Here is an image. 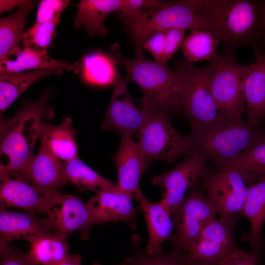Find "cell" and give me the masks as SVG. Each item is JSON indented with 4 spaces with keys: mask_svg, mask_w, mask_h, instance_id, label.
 <instances>
[{
    "mask_svg": "<svg viewBox=\"0 0 265 265\" xmlns=\"http://www.w3.org/2000/svg\"><path fill=\"white\" fill-rule=\"evenodd\" d=\"M207 159L199 153L187 156L174 168L153 178L152 184L160 186L162 197L160 202L170 213L181 203L186 193L212 168L207 165Z\"/></svg>",
    "mask_w": 265,
    "mask_h": 265,
    "instance_id": "11",
    "label": "cell"
},
{
    "mask_svg": "<svg viewBox=\"0 0 265 265\" xmlns=\"http://www.w3.org/2000/svg\"><path fill=\"white\" fill-rule=\"evenodd\" d=\"M118 44L111 46V56L127 71L129 81H133L143 92L142 109L148 112H184L185 80L181 71L171 69L166 62L147 59L143 53L133 59L123 56Z\"/></svg>",
    "mask_w": 265,
    "mask_h": 265,
    "instance_id": "2",
    "label": "cell"
},
{
    "mask_svg": "<svg viewBox=\"0 0 265 265\" xmlns=\"http://www.w3.org/2000/svg\"><path fill=\"white\" fill-rule=\"evenodd\" d=\"M53 92L49 89L37 100H24L13 116L1 117L0 176L22 171L33 159L43 120L52 116L47 103Z\"/></svg>",
    "mask_w": 265,
    "mask_h": 265,
    "instance_id": "3",
    "label": "cell"
},
{
    "mask_svg": "<svg viewBox=\"0 0 265 265\" xmlns=\"http://www.w3.org/2000/svg\"><path fill=\"white\" fill-rule=\"evenodd\" d=\"M62 69L36 70L22 73L0 72V110L2 113L37 80L51 75H60Z\"/></svg>",
    "mask_w": 265,
    "mask_h": 265,
    "instance_id": "26",
    "label": "cell"
},
{
    "mask_svg": "<svg viewBox=\"0 0 265 265\" xmlns=\"http://www.w3.org/2000/svg\"><path fill=\"white\" fill-rule=\"evenodd\" d=\"M60 20L44 23H35L24 32L22 44L24 49L39 54H47L52 42L56 37L55 29Z\"/></svg>",
    "mask_w": 265,
    "mask_h": 265,
    "instance_id": "33",
    "label": "cell"
},
{
    "mask_svg": "<svg viewBox=\"0 0 265 265\" xmlns=\"http://www.w3.org/2000/svg\"><path fill=\"white\" fill-rule=\"evenodd\" d=\"M185 80L184 112L191 132L208 127L224 118L217 109L209 85V64L202 68L186 60L178 65Z\"/></svg>",
    "mask_w": 265,
    "mask_h": 265,
    "instance_id": "9",
    "label": "cell"
},
{
    "mask_svg": "<svg viewBox=\"0 0 265 265\" xmlns=\"http://www.w3.org/2000/svg\"><path fill=\"white\" fill-rule=\"evenodd\" d=\"M265 133L260 126L247 121L223 118L189 135L194 142L195 153L202 155L219 170L250 148Z\"/></svg>",
    "mask_w": 265,
    "mask_h": 265,
    "instance_id": "4",
    "label": "cell"
},
{
    "mask_svg": "<svg viewBox=\"0 0 265 265\" xmlns=\"http://www.w3.org/2000/svg\"><path fill=\"white\" fill-rule=\"evenodd\" d=\"M130 82L126 76L119 73L113 83L114 89L109 106L105 111L102 125L104 131H115L121 136L138 133L145 124L149 113L139 110L129 94L127 85Z\"/></svg>",
    "mask_w": 265,
    "mask_h": 265,
    "instance_id": "13",
    "label": "cell"
},
{
    "mask_svg": "<svg viewBox=\"0 0 265 265\" xmlns=\"http://www.w3.org/2000/svg\"><path fill=\"white\" fill-rule=\"evenodd\" d=\"M231 0H180L162 1L158 8L125 22L134 53L143 52L146 39L154 32L171 28L203 29L220 41Z\"/></svg>",
    "mask_w": 265,
    "mask_h": 265,
    "instance_id": "1",
    "label": "cell"
},
{
    "mask_svg": "<svg viewBox=\"0 0 265 265\" xmlns=\"http://www.w3.org/2000/svg\"><path fill=\"white\" fill-rule=\"evenodd\" d=\"M236 224L214 219L203 229L188 252L183 255V265H219L238 250L234 238Z\"/></svg>",
    "mask_w": 265,
    "mask_h": 265,
    "instance_id": "12",
    "label": "cell"
},
{
    "mask_svg": "<svg viewBox=\"0 0 265 265\" xmlns=\"http://www.w3.org/2000/svg\"><path fill=\"white\" fill-rule=\"evenodd\" d=\"M130 265H182L183 255L171 251L169 253L162 251L150 254L146 250H136L131 251L126 257Z\"/></svg>",
    "mask_w": 265,
    "mask_h": 265,
    "instance_id": "34",
    "label": "cell"
},
{
    "mask_svg": "<svg viewBox=\"0 0 265 265\" xmlns=\"http://www.w3.org/2000/svg\"><path fill=\"white\" fill-rule=\"evenodd\" d=\"M0 201L7 207L47 216L58 199L57 191L44 196L40 195L20 171L0 176Z\"/></svg>",
    "mask_w": 265,
    "mask_h": 265,
    "instance_id": "14",
    "label": "cell"
},
{
    "mask_svg": "<svg viewBox=\"0 0 265 265\" xmlns=\"http://www.w3.org/2000/svg\"><path fill=\"white\" fill-rule=\"evenodd\" d=\"M24 0H0V13L8 11L14 7L19 6Z\"/></svg>",
    "mask_w": 265,
    "mask_h": 265,
    "instance_id": "42",
    "label": "cell"
},
{
    "mask_svg": "<svg viewBox=\"0 0 265 265\" xmlns=\"http://www.w3.org/2000/svg\"><path fill=\"white\" fill-rule=\"evenodd\" d=\"M119 146L113 155L118 175L117 186L123 192L134 199L140 189V178L148 166L137 141L132 135L121 136Z\"/></svg>",
    "mask_w": 265,
    "mask_h": 265,
    "instance_id": "19",
    "label": "cell"
},
{
    "mask_svg": "<svg viewBox=\"0 0 265 265\" xmlns=\"http://www.w3.org/2000/svg\"><path fill=\"white\" fill-rule=\"evenodd\" d=\"M165 30L156 31L144 41L142 47L148 50L158 61H163L165 49Z\"/></svg>",
    "mask_w": 265,
    "mask_h": 265,
    "instance_id": "39",
    "label": "cell"
},
{
    "mask_svg": "<svg viewBox=\"0 0 265 265\" xmlns=\"http://www.w3.org/2000/svg\"><path fill=\"white\" fill-rule=\"evenodd\" d=\"M21 172L42 196L56 192L69 183L65 175L64 162L56 157L42 141L37 155Z\"/></svg>",
    "mask_w": 265,
    "mask_h": 265,
    "instance_id": "15",
    "label": "cell"
},
{
    "mask_svg": "<svg viewBox=\"0 0 265 265\" xmlns=\"http://www.w3.org/2000/svg\"><path fill=\"white\" fill-rule=\"evenodd\" d=\"M200 186L216 208L219 219L236 224L242 214L247 186L241 173L226 166L201 178Z\"/></svg>",
    "mask_w": 265,
    "mask_h": 265,
    "instance_id": "10",
    "label": "cell"
},
{
    "mask_svg": "<svg viewBox=\"0 0 265 265\" xmlns=\"http://www.w3.org/2000/svg\"><path fill=\"white\" fill-rule=\"evenodd\" d=\"M242 91L247 121L259 126L265 120V50L255 62L244 65Z\"/></svg>",
    "mask_w": 265,
    "mask_h": 265,
    "instance_id": "20",
    "label": "cell"
},
{
    "mask_svg": "<svg viewBox=\"0 0 265 265\" xmlns=\"http://www.w3.org/2000/svg\"><path fill=\"white\" fill-rule=\"evenodd\" d=\"M55 265H82L81 257L79 254H70L66 259ZM92 265H102L99 263H94Z\"/></svg>",
    "mask_w": 265,
    "mask_h": 265,
    "instance_id": "41",
    "label": "cell"
},
{
    "mask_svg": "<svg viewBox=\"0 0 265 265\" xmlns=\"http://www.w3.org/2000/svg\"><path fill=\"white\" fill-rule=\"evenodd\" d=\"M122 0H82L77 5L74 27L84 29L91 37L104 36L108 33L105 25L106 17L117 12Z\"/></svg>",
    "mask_w": 265,
    "mask_h": 265,
    "instance_id": "22",
    "label": "cell"
},
{
    "mask_svg": "<svg viewBox=\"0 0 265 265\" xmlns=\"http://www.w3.org/2000/svg\"><path fill=\"white\" fill-rule=\"evenodd\" d=\"M165 49L163 61L166 62L183 44L185 30L177 28L165 29Z\"/></svg>",
    "mask_w": 265,
    "mask_h": 265,
    "instance_id": "40",
    "label": "cell"
},
{
    "mask_svg": "<svg viewBox=\"0 0 265 265\" xmlns=\"http://www.w3.org/2000/svg\"><path fill=\"white\" fill-rule=\"evenodd\" d=\"M118 265H130L129 261L127 257L125 258L123 261Z\"/></svg>",
    "mask_w": 265,
    "mask_h": 265,
    "instance_id": "43",
    "label": "cell"
},
{
    "mask_svg": "<svg viewBox=\"0 0 265 265\" xmlns=\"http://www.w3.org/2000/svg\"><path fill=\"white\" fill-rule=\"evenodd\" d=\"M37 1L24 0L18 10L0 19V61L14 57L21 49L26 18Z\"/></svg>",
    "mask_w": 265,
    "mask_h": 265,
    "instance_id": "25",
    "label": "cell"
},
{
    "mask_svg": "<svg viewBox=\"0 0 265 265\" xmlns=\"http://www.w3.org/2000/svg\"><path fill=\"white\" fill-rule=\"evenodd\" d=\"M116 64L111 55L101 52L90 53L83 60L84 78L88 82L95 85L113 84L119 74Z\"/></svg>",
    "mask_w": 265,
    "mask_h": 265,
    "instance_id": "32",
    "label": "cell"
},
{
    "mask_svg": "<svg viewBox=\"0 0 265 265\" xmlns=\"http://www.w3.org/2000/svg\"><path fill=\"white\" fill-rule=\"evenodd\" d=\"M66 237L59 232L39 236L29 242L27 254L38 265H55L70 255Z\"/></svg>",
    "mask_w": 265,
    "mask_h": 265,
    "instance_id": "27",
    "label": "cell"
},
{
    "mask_svg": "<svg viewBox=\"0 0 265 265\" xmlns=\"http://www.w3.org/2000/svg\"><path fill=\"white\" fill-rule=\"evenodd\" d=\"M216 208L197 184L190 188L183 200L171 212L175 234L172 251L186 254L205 227L215 219Z\"/></svg>",
    "mask_w": 265,
    "mask_h": 265,
    "instance_id": "8",
    "label": "cell"
},
{
    "mask_svg": "<svg viewBox=\"0 0 265 265\" xmlns=\"http://www.w3.org/2000/svg\"><path fill=\"white\" fill-rule=\"evenodd\" d=\"M263 259V247L252 248L245 253L240 249L222 261L219 265H260Z\"/></svg>",
    "mask_w": 265,
    "mask_h": 265,
    "instance_id": "37",
    "label": "cell"
},
{
    "mask_svg": "<svg viewBox=\"0 0 265 265\" xmlns=\"http://www.w3.org/2000/svg\"><path fill=\"white\" fill-rule=\"evenodd\" d=\"M56 232L65 236L79 231L83 239L88 238L93 222L86 204L73 194L59 192L58 199L46 216Z\"/></svg>",
    "mask_w": 265,
    "mask_h": 265,
    "instance_id": "18",
    "label": "cell"
},
{
    "mask_svg": "<svg viewBox=\"0 0 265 265\" xmlns=\"http://www.w3.org/2000/svg\"><path fill=\"white\" fill-rule=\"evenodd\" d=\"M219 41L210 31L198 29L190 30L182 45L186 60L191 63L203 60L211 62L218 55L216 51Z\"/></svg>",
    "mask_w": 265,
    "mask_h": 265,
    "instance_id": "31",
    "label": "cell"
},
{
    "mask_svg": "<svg viewBox=\"0 0 265 265\" xmlns=\"http://www.w3.org/2000/svg\"><path fill=\"white\" fill-rule=\"evenodd\" d=\"M162 1L148 0H122L119 10L116 12L125 22L139 17L151 10L159 7Z\"/></svg>",
    "mask_w": 265,
    "mask_h": 265,
    "instance_id": "35",
    "label": "cell"
},
{
    "mask_svg": "<svg viewBox=\"0 0 265 265\" xmlns=\"http://www.w3.org/2000/svg\"><path fill=\"white\" fill-rule=\"evenodd\" d=\"M64 169L68 182L80 190L97 192L105 189L122 192L117 185L99 175L79 157L64 162Z\"/></svg>",
    "mask_w": 265,
    "mask_h": 265,
    "instance_id": "29",
    "label": "cell"
},
{
    "mask_svg": "<svg viewBox=\"0 0 265 265\" xmlns=\"http://www.w3.org/2000/svg\"></svg>",
    "mask_w": 265,
    "mask_h": 265,
    "instance_id": "45",
    "label": "cell"
},
{
    "mask_svg": "<svg viewBox=\"0 0 265 265\" xmlns=\"http://www.w3.org/2000/svg\"><path fill=\"white\" fill-rule=\"evenodd\" d=\"M76 136L72 121L66 117L56 125L43 122L40 139L56 157L67 162L79 157Z\"/></svg>",
    "mask_w": 265,
    "mask_h": 265,
    "instance_id": "24",
    "label": "cell"
},
{
    "mask_svg": "<svg viewBox=\"0 0 265 265\" xmlns=\"http://www.w3.org/2000/svg\"><path fill=\"white\" fill-rule=\"evenodd\" d=\"M68 4L69 0H41L37 12L36 23H44L60 20L62 13Z\"/></svg>",
    "mask_w": 265,
    "mask_h": 265,
    "instance_id": "36",
    "label": "cell"
},
{
    "mask_svg": "<svg viewBox=\"0 0 265 265\" xmlns=\"http://www.w3.org/2000/svg\"><path fill=\"white\" fill-rule=\"evenodd\" d=\"M265 0H231L222 28L224 55H234L241 46L251 47L256 58L264 52Z\"/></svg>",
    "mask_w": 265,
    "mask_h": 265,
    "instance_id": "5",
    "label": "cell"
},
{
    "mask_svg": "<svg viewBox=\"0 0 265 265\" xmlns=\"http://www.w3.org/2000/svg\"><path fill=\"white\" fill-rule=\"evenodd\" d=\"M132 200L124 192L101 189L85 204L94 224L122 221L135 230L136 210Z\"/></svg>",
    "mask_w": 265,
    "mask_h": 265,
    "instance_id": "16",
    "label": "cell"
},
{
    "mask_svg": "<svg viewBox=\"0 0 265 265\" xmlns=\"http://www.w3.org/2000/svg\"><path fill=\"white\" fill-rule=\"evenodd\" d=\"M135 199L145 217L149 233V242L146 251L153 254L162 251L161 244L171 241L174 224L170 213L159 201L154 203L148 200L139 189L135 194Z\"/></svg>",
    "mask_w": 265,
    "mask_h": 265,
    "instance_id": "21",
    "label": "cell"
},
{
    "mask_svg": "<svg viewBox=\"0 0 265 265\" xmlns=\"http://www.w3.org/2000/svg\"><path fill=\"white\" fill-rule=\"evenodd\" d=\"M148 113V118L137 135L148 165L157 160L172 162L180 157L195 153L190 136L177 132L171 125L168 114L160 111Z\"/></svg>",
    "mask_w": 265,
    "mask_h": 265,
    "instance_id": "6",
    "label": "cell"
},
{
    "mask_svg": "<svg viewBox=\"0 0 265 265\" xmlns=\"http://www.w3.org/2000/svg\"><path fill=\"white\" fill-rule=\"evenodd\" d=\"M56 232L48 218L31 212L9 211L0 204V247L10 245L15 240L24 239L29 243L42 235Z\"/></svg>",
    "mask_w": 265,
    "mask_h": 265,
    "instance_id": "17",
    "label": "cell"
},
{
    "mask_svg": "<svg viewBox=\"0 0 265 265\" xmlns=\"http://www.w3.org/2000/svg\"><path fill=\"white\" fill-rule=\"evenodd\" d=\"M242 214L248 218L250 230L241 236L252 248L263 247L262 228L265 221V174L248 186Z\"/></svg>",
    "mask_w": 265,
    "mask_h": 265,
    "instance_id": "23",
    "label": "cell"
},
{
    "mask_svg": "<svg viewBox=\"0 0 265 265\" xmlns=\"http://www.w3.org/2000/svg\"><path fill=\"white\" fill-rule=\"evenodd\" d=\"M0 265H38L17 247L6 245L0 247Z\"/></svg>",
    "mask_w": 265,
    "mask_h": 265,
    "instance_id": "38",
    "label": "cell"
},
{
    "mask_svg": "<svg viewBox=\"0 0 265 265\" xmlns=\"http://www.w3.org/2000/svg\"><path fill=\"white\" fill-rule=\"evenodd\" d=\"M78 63H70L56 60L47 54L35 53L21 49L13 57L0 61V72L17 73L28 69H65L78 72L80 66Z\"/></svg>",
    "mask_w": 265,
    "mask_h": 265,
    "instance_id": "28",
    "label": "cell"
},
{
    "mask_svg": "<svg viewBox=\"0 0 265 265\" xmlns=\"http://www.w3.org/2000/svg\"><path fill=\"white\" fill-rule=\"evenodd\" d=\"M262 44L265 51V29L264 30V34H263V38L262 40Z\"/></svg>",
    "mask_w": 265,
    "mask_h": 265,
    "instance_id": "44",
    "label": "cell"
},
{
    "mask_svg": "<svg viewBox=\"0 0 265 265\" xmlns=\"http://www.w3.org/2000/svg\"><path fill=\"white\" fill-rule=\"evenodd\" d=\"M209 65V85L220 115L228 120H243L244 65L239 64L234 55L222 54L217 55Z\"/></svg>",
    "mask_w": 265,
    "mask_h": 265,
    "instance_id": "7",
    "label": "cell"
},
{
    "mask_svg": "<svg viewBox=\"0 0 265 265\" xmlns=\"http://www.w3.org/2000/svg\"><path fill=\"white\" fill-rule=\"evenodd\" d=\"M226 166L238 170L243 176L247 186L264 176L265 174V133L250 148L225 167Z\"/></svg>",
    "mask_w": 265,
    "mask_h": 265,
    "instance_id": "30",
    "label": "cell"
}]
</instances>
